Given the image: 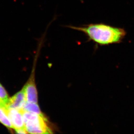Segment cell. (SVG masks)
<instances>
[{
    "label": "cell",
    "mask_w": 134,
    "mask_h": 134,
    "mask_svg": "<svg viewBox=\"0 0 134 134\" xmlns=\"http://www.w3.org/2000/svg\"><path fill=\"white\" fill-rule=\"evenodd\" d=\"M0 122L7 128L14 129V127L8 116L6 108L4 105H0Z\"/></svg>",
    "instance_id": "cell-6"
},
{
    "label": "cell",
    "mask_w": 134,
    "mask_h": 134,
    "mask_svg": "<svg viewBox=\"0 0 134 134\" xmlns=\"http://www.w3.org/2000/svg\"><path fill=\"white\" fill-rule=\"evenodd\" d=\"M23 115L24 127L30 134H51L52 130L47 124L44 115L20 111Z\"/></svg>",
    "instance_id": "cell-2"
},
{
    "label": "cell",
    "mask_w": 134,
    "mask_h": 134,
    "mask_svg": "<svg viewBox=\"0 0 134 134\" xmlns=\"http://www.w3.org/2000/svg\"><path fill=\"white\" fill-rule=\"evenodd\" d=\"M25 96L26 101L30 103L38 102L37 92L34 78H31L23 88Z\"/></svg>",
    "instance_id": "cell-4"
},
{
    "label": "cell",
    "mask_w": 134,
    "mask_h": 134,
    "mask_svg": "<svg viewBox=\"0 0 134 134\" xmlns=\"http://www.w3.org/2000/svg\"><path fill=\"white\" fill-rule=\"evenodd\" d=\"M6 109L8 116L14 127V129L25 128L21 111L13 108Z\"/></svg>",
    "instance_id": "cell-5"
},
{
    "label": "cell",
    "mask_w": 134,
    "mask_h": 134,
    "mask_svg": "<svg viewBox=\"0 0 134 134\" xmlns=\"http://www.w3.org/2000/svg\"><path fill=\"white\" fill-rule=\"evenodd\" d=\"M21 111H27L29 113H33L34 114H37L39 115H43V114L41 111L39 106L37 103H30L26 102L23 109Z\"/></svg>",
    "instance_id": "cell-7"
},
{
    "label": "cell",
    "mask_w": 134,
    "mask_h": 134,
    "mask_svg": "<svg viewBox=\"0 0 134 134\" xmlns=\"http://www.w3.org/2000/svg\"><path fill=\"white\" fill-rule=\"evenodd\" d=\"M4 105V104H3V103H1V102L0 101V105Z\"/></svg>",
    "instance_id": "cell-10"
},
{
    "label": "cell",
    "mask_w": 134,
    "mask_h": 134,
    "mask_svg": "<svg viewBox=\"0 0 134 134\" xmlns=\"http://www.w3.org/2000/svg\"><path fill=\"white\" fill-rule=\"evenodd\" d=\"M9 96L5 89L0 84V101L5 106L9 101Z\"/></svg>",
    "instance_id": "cell-8"
},
{
    "label": "cell",
    "mask_w": 134,
    "mask_h": 134,
    "mask_svg": "<svg viewBox=\"0 0 134 134\" xmlns=\"http://www.w3.org/2000/svg\"><path fill=\"white\" fill-rule=\"evenodd\" d=\"M66 27L82 32L90 41L100 45L119 43L126 35V32L123 28L104 23L91 24L82 26L69 25Z\"/></svg>",
    "instance_id": "cell-1"
},
{
    "label": "cell",
    "mask_w": 134,
    "mask_h": 134,
    "mask_svg": "<svg viewBox=\"0 0 134 134\" xmlns=\"http://www.w3.org/2000/svg\"><path fill=\"white\" fill-rule=\"evenodd\" d=\"M26 102L25 96L23 89L12 98H9V101L5 107L6 108H13L21 111Z\"/></svg>",
    "instance_id": "cell-3"
},
{
    "label": "cell",
    "mask_w": 134,
    "mask_h": 134,
    "mask_svg": "<svg viewBox=\"0 0 134 134\" xmlns=\"http://www.w3.org/2000/svg\"><path fill=\"white\" fill-rule=\"evenodd\" d=\"M15 130L16 132L18 134H27L28 133L25 128L15 129Z\"/></svg>",
    "instance_id": "cell-9"
}]
</instances>
